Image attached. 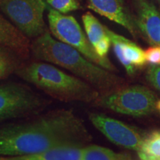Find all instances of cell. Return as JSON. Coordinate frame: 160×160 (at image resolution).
<instances>
[{"mask_svg":"<svg viewBox=\"0 0 160 160\" xmlns=\"http://www.w3.org/2000/svg\"><path fill=\"white\" fill-rule=\"evenodd\" d=\"M137 153L141 160H160V131L145 138Z\"/></svg>","mask_w":160,"mask_h":160,"instance_id":"cell-16","label":"cell"},{"mask_svg":"<svg viewBox=\"0 0 160 160\" xmlns=\"http://www.w3.org/2000/svg\"><path fill=\"white\" fill-rule=\"evenodd\" d=\"M105 31L110 39H111V43L113 45V51H114V53L116 56H117V57L118 58V59L119 60L122 65L125 67L126 71L128 72V74H133L135 72L134 66H133L131 64L128 62L123 55L122 47V36H120L117 34V33H114V32L111 31L109 28H108L107 27H105Z\"/></svg>","mask_w":160,"mask_h":160,"instance_id":"cell-18","label":"cell"},{"mask_svg":"<svg viewBox=\"0 0 160 160\" xmlns=\"http://www.w3.org/2000/svg\"><path fill=\"white\" fill-rule=\"evenodd\" d=\"M0 45L9 48L26 59L31 53V42L14 24L0 13Z\"/></svg>","mask_w":160,"mask_h":160,"instance_id":"cell-11","label":"cell"},{"mask_svg":"<svg viewBox=\"0 0 160 160\" xmlns=\"http://www.w3.org/2000/svg\"><path fill=\"white\" fill-rule=\"evenodd\" d=\"M16 75L50 97L65 102L94 104L100 95L85 80L46 62H24Z\"/></svg>","mask_w":160,"mask_h":160,"instance_id":"cell-3","label":"cell"},{"mask_svg":"<svg viewBox=\"0 0 160 160\" xmlns=\"http://www.w3.org/2000/svg\"><path fill=\"white\" fill-rule=\"evenodd\" d=\"M81 160H131L128 156L118 153L107 148L88 145L82 149Z\"/></svg>","mask_w":160,"mask_h":160,"instance_id":"cell-14","label":"cell"},{"mask_svg":"<svg viewBox=\"0 0 160 160\" xmlns=\"http://www.w3.org/2000/svg\"><path fill=\"white\" fill-rule=\"evenodd\" d=\"M159 1H160V0H159Z\"/></svg>","mask_w":160,"mask_h":160,"instance_id":"cell-25","label":"cell"},{"mask_svg":"<svg viewBox=\"0 0 160 160\" xmlns=\"http://www.w3.org/2000/svg\"><path fill=\"white\" fill-rule=\"evenodd\" d=\"M122 47L126 61L133 66H142L146 62L145 51L134 42L124 37L122 38Z\"/></svg>","mask_w":160,"mask_h":160,"instance_id":"cell-17","label":"cell"},{"mask_svg":"<svg viewBox=\"0 0 160 160\" xmlns=\"http://www.w3.org/2000/svg\"><path fill=\"white\" fill-rule=\"evenodd\" d=\"M156 108H157L160 111V100H159V101L157 102V105H156Z\"/></svg>","mask_w":160,"mask_h":160,"instance_id":"cell-23","label":"cell"},{"mask_svg":"<svg viewBox=\"0 0 160 160\" xmlns=\"http://www.w3.org/2000/svg\"><path fill=\"white\" fill-rule=\"evenodd\" d=\"M88 8L125 28L133 37L137 34L135 19L125 8L122 0H88Z\"/></svg>","mask_w":160,"mask_h":160,"instance_id":"cell-10","label":"cell"},{"mask_svg":"<svg viewBox=\"0 0 160 160\" xmlns=\"http://www.w3.org/2000/svg\"><path fill=\"white\" fill-rule=\"evenodd\" d=\"M2 1H3V0H0V2H2Z\"/></svg>","mask_w":160,"mask_h":160,"instance_id":"cell-24","label":"cell"},{"mask_svg":"<svg viewBox=\"0 0 160 160\" xmlns=\"http://www.w3.org/2000/svg\"><path fill=\"white\" fill-rule=\"evenodd\" d=\"M138 30L152 45H160V13L148 0H133Z\"/></svg>","mask_w":160,"mask_h":160,"instance_id":"cell-9","label":"cell"},{"mask_svg":"<svg viewBox=\"0 0 160 160\" xmlns=\"http://www.w3.org/2000/svg\"><path fill=\"white\" fill-rule=\"evenodd\" d=\"M111 39H110L108 36H107L102 40H100L99 42L93 47V48H94L95 51L97 52V53L99 57L107 58L108 52L110 47H111Z\"/></svg>","mask_w":160,"mask_h":160,"instance_id":"cell-21","label":"cell"},{"mask_svg":"<svg viewBox=\"0 0 160 160\" xmlns=\"http://www.w3.org/2000/svg\"><path fill=\"white\" fill-rule=\"evenodd\" d=\"M25 59L9 48L0 45V80L16 74Z\"/></svg>","mask_w":160,"mask_h":160,"instance_id":"cell-13","label":"cell"},{"mask_svg":"<svg viewBox=\"0 0 160 160\" xmlns=\"http://www.w3.org/2000/svg\"><path fill=\"white\" fill-rule=\"evenodd\" d=\"M148 80L160 91V64L153 65L147 71Z\"/></svg>","mask_w":160,"mask_h":160,"instance_id":"cell-20","label":"cell"},{"mask_svg":"<svg viewBox=\"0 0 160 160\" xmlns=\"http://www.w3.org/2000/svg\"><path fill=\"white\" fill-rule=\"evenodd\" d=\"M82 148H62L31 154L1 157L0 160H81Z\"/></svg>","mask_w":160,"mask_h":160,"instance_id":"cell-12","label":"cell"},{"mask_svg":"<svg viewBox=\"0 0 160 160\" xmlns=\"http://www.w3.org/2000/svg\"><path fill=\"white\" fill-rule=\"evenodd\" d=\"M88 118L98 131L115 145L138 151L145 137L134 128L99 113H89Z\"/></svg>","mask_w":160,"mask_h":160,"instance_id":"cell-8","label":"cell"},{"mask_svg":"<svg viewBox=\"0 0 160 160\" xmlns=\"http://www.w3.org/2000/svg\"><path fill=\"white\" fill-rule=\"evenodd\" d=\"M146 60L153 65L160 64V45L149 48L145 51Z\"/></svg>","mask_w":160,"mask_h":160,"instance_id":"cell-22","label":"cell"},{"mask_svg":"<svg viewBox=\"0 0 160 160\" xmlns=\"http://www.w3.org/2000/svg\"><path fill=\"white\" fill-rule=\"evenodd\" d=\"M82 22L88 39L93 47L108 36L105 26L90 12H87L82 16Z\"/></svg>","mask_w":160,"mask_h":160,"instance_id":"cell-15","label":"cell"},{"mask_svg":"<svg viewBox=\"0 0 160 160\" xmlns=\"http://www.w3.org/2000/svg\"><path fill=\"white\" fill-rule=\"evenodd\" d=\"M31 53L35 59L67 70L88 82L100 93H108L123 86L122 78L90 61L77 49L51 36L48 31L32 42Z\"/></svg>","mask_w":160,"mask_h":160,"instance_id":"cell-2","label":"cell"},{"mask_svg":"<svg viewBox=\"0 0 160 160\" xmlns=\"http://www.w3.org/2000/svg\"><path fill=\"white\" fill-rule=\"evenodd\" d=\"M46 2L52 8L63 14L81 8L79 0H46Z\"/></svg>","mask_w":160,"mask_h":160,"instance_id":"cell-19","label":"cell"},{"mask_svg":"<svg viewBox=\"0 0 160 160\" xmlns=\"http://www.w3.org/2000/svg\"><path fill=\"white\" fill-rule=\"evenodd\" d=\"M44 0H3L0 9L29 39H36L46 31Z\"/></svg>","mask_w":160,"mask_h":160,"instance_id":"cell-7","label":"cell"},{"mask_svg":"<svg viewBox=\"0 0 160 160\" xmlns=\"http://www.w3.org/2000/svg\"><path fill=\"white\" fill-rule=\"evenodd\" d=\"M48 19L50 32L53 37L77 49L90 61L108 71L113 73L117 71L108 58H102L97 54L77 20L73 16L65 15L52 8H48Z\"/></svg>","mask_w":160,"mask_h":160,"instance_id":"cell-5","label":"cell"},{"mask_svg":"<svg viewBox=\"0 0 160 160\" xmlns=\"http://www.w3.org/2000/svg\"><path fill=\"white\" fill-rule=\"evenodd\" d=\"M92 137L71 109H55L0 125V157H16L62 148H83Z\"/></svg>","mask_w":160,"mask_h":160,"instance_id":"cell-1","label":"cell"},{"mask_svg":"<svg viewBox=\"0 0 160 160\" xmlns=\"http://www.w3.org/2000/svg\"><path fill=\"white\" fill-rule=\"evenodd\" d=\"M52 104L31 86L17 82L0 85V125L42 113Z\"/></svg>","mask_w":160,"mask_h":160,"instance_id":"cell-4","label":"cell"},{"mask_svg":"<svg viewBox=\"0 0 160 160\" xmlns=\"http://www.w3.org/2000/svg\"><path fill=\"white\" fill-rule=\"evenodd\" d=\"M94 104L122 114L142 117L155 109L157 97L144 86H121L108 93H100Z\"/></svg>","mask_w":160,"mask_h":160,"instance_id":"cell-6","label":"cell"}]
</instances>
